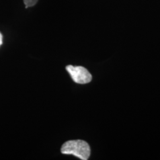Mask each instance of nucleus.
<instances>
[{
    "mask_svg": "<svg viewBox=\"0 0 160 160\" xmlns=\"http://www.w3.org/2000/svg\"><path fill=\"white\" fill-rule=\"evenodd\" d=\"M63 154H71L81 160H88L90 155V148L86 141L82 140H72L63 143L61 148Z\"/></svg>",
    "mask_w": 160,
    "mask_h": 160,
    "instance_id": "obj_1",
    "label": "nucleus"
},
{
    "mask_svg": "<svg viewBox=\"0 0 160 160\" xmlns=\"http://www.w3.org/2000/svg\"><path fill=\"white\" fill-rule=\"evenodd\" d=\"M66 69L76 83L84 84L92 81V75L84 67L68 65L66 67Z\"/></svg>",
    "mask_w": 160,
    "mask_h": 160,
    "instance_id": "obj_2",
    "label": "nucleus"
},
{
    "mask_svg": "<svg viewBox=\"0 0 160 160\" xmlns=\"http://www.w3.org/2000/svg\"><path fill=\"white\" fill-rule=\"evenodd\" d=\"M24 4L26 5V8L34 6L38 1V0H23Z\"/></svg>",
    "mask_w": 160,
    "mask_h": 160,
    "instance_id": "obj_3",
    "label": "nucleus"
},
{
    "mask_svg": "<svg viewBox=\"0 0 160 160\" xmlns=\"http://www.w3.org/2000/svg\"><path fill=\"white\" fill-rule=\"evenodd\" d=\"M2 36L0 33V46L2 45Z\"/></svg>",
    "mask_w": 160,
    "mask_h": 160,
    "instance_id": "obj_4",
    "label": "nucleus"
}]
</instances>
